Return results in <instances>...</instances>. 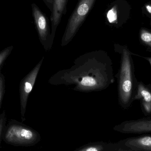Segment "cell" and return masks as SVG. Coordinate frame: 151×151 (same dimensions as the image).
Instances as JSON below:
<instances>
[{"instance_id": "1", "label": "cell", "mask_w": 151, "mask_h": 151, "mask_svg": "<svg viewBox=\"0 0 151 151\" xmlns=\"http://www.w3.org/2000/svg\"><path fill=\"white\" fill-rule=\"evenodd\" d=\"M111 60L105 51H95L78 57L69 69L62 70L51 76V85L72 87L83 93L104 90L114 82Z\"/></svg>"}, {"instance_id": "2", "label": "cell", "mask_w": 151, "mask_h": 151, "mask_svg": "<svg viewBox=\"0 0 151 151\" xmlns=\"http://www.w3.org/2000/svg\"><path fill=\"white\" fill-rule=\"evenodd\" d=\"M121 55L118 79V102L124 110L129 109L134 102V97L138 81L135 74L134 63L131 53L125 47L118 49Z\"/></svg>"}, {"instance_id": "3", "label": "cell", "mask_w": 151, "mask_h": 151, "mask_svg": "<svg viewBox=\"0 0 151 151\" xmlns=\"http://www.w3.org/2000/svg\"><path fill=\"white\" fill-rule=\"evenodd\" d=\"M2 140L13 146L29 147L37 144L41 136L37 131L23 122L11 119L4 127Z\"/></svg>"}, {"instance_id": "4", "label": "cell", "mask_w": 151, "mask_h": 151, "mask_svg": "<svg viewBox=\"0 0 151 151\" xmlns=\"http://www.w3.org/2000/svg\"><path fill=\"white\" fill-rule=\"evenodd\" d=\"M96 0H78L73 12L70 16L61 40V46L69 44L82 25Z\"/></svg>"}, {"instance_id": "5", "label": "cell", "mask_w": 151, "mask_h": 151, "mask_svg": "<svg viewBox=\"0 0 151 151\" xmlns=\"http://www.w3.org/2000/svg\"><path fill=\"white\" fill-rule=\"evenodd\" d=\"M32 9L40 42L45 51H49L53 46L54 40L51 36L48 18L35 4H32Z\"/></svg>"}, {"instance_id": "6", "label": "cell", "mask_w": 151, "mask_h": 151, "mask_svg": "<svg viewBox=\"0 0 151 151\" xmlns=\"http://www.w3.org/2000/svg\"><path fill=\"white\" fill-rule=\"evenodd\" d=\"M44 59V57H42L40 62L32 69L30 72L28 73L23 78L19 83L20 114L22 122L25 121V113L28 98L35 84Z\"/></svg>"}, {"instance_id": "7", "label": "cell", "mask_w": 151, "mask_h": 151, "mask_svg": "<svg viewBox=\"0 0 151 151\" xmlns=\"http://www.w3.org/2000/svg\"><path fill=\"white\" fill-rule=\"evenodd\" d=\"M113 129L116 132L124 134L151 133V116L126 121L115 126Z\"/></svg>"}, {"instance_id": "8", "label": "cell", "mask_w": 151, "mask_h": 151, "mask_svg": "<svg viewBox=\"0 0 151 151\" xmlns=\"http://www.w3.org/2000/svg\"><path fill=\"white\" fill-rule=\"evenodd\" d=\"M116 143L119 151H151V135L129 137Z\"/></svg>"}, {"instance_id": "9", "label": "cell", "mask_w": 151, "mask_h": 151, "mask_svg": "<svg viewBox=\"0 0 151 151\" xmlns=\"http://www.w3.org/2000/svg\"><path fill=\"white\" fill-rule=\"evenodd\" d=\"M134 100L140 101L142 111L145 116L151 115V84L138 81Z\"/></svg>"}, {"instance_id": "10", "label": "cell", "mask_w": 151, "mask_h": 151, "mask_svg": "<svg viewBox=\"0 0 151 151\" xmlns=\"http://www.w3.org/2000/svg\"><path fill=\"white\" fill-rule=\"evenodd\" d=\"M68 0H53V8L51 12V35L55 40L56 32L61 23L63 16L67 12Z\"/></svg>"}, {"instance_id": "11", "label": "cell", "mask_w": 151, "mask_h": 151, "mask_svg": "<svg viewBox=\"0 0 151 151\" xmlns=\"http://www.w3.org/2000/svg\"><path fill=\"white\" fill-rule=\"evenodd\" d=\"M76 151H119L117 143L96 142L87 144L76 150Z\"/></svg>"}, {"instance_id": "12", "label": "cell", "mask_w": 151, "mask_h": 151, "mask_svg": "<svg viewBox=\"0 0 151 151\" xmlns=\"http://www.w3.org/2000/svg\"><path fill=\"white\" fill-rule=\"evenodd\" d=\"M13 49V46H9L0 52V70H1L4 62L10 55Z\"/></svg>"}, {"instance_id": "13", "label": "cell", "mask_w": 151, "mask_h": 151, "mask_svg": "<svg viewBox=\"0 0 151 151\" xmlns=\"http://www.w3.org/2000/svg\"><path fill=\"white\" fill-rule=\"evenodd\" d=\"M0 70V108L5 91V81L4 75Z\"/></svg>"}, {"instance_id": "14", "label": "cell", "mask_w": 151, "mask_h": 151, "mask_svg": "<svg viewBox=\"0 0 151 151\" xmlns=\"http://www.w3.org/2000/svg\"><path fill=\"white\" fill-rule=\"evenodd\" d=\"M140 37L142 40L151 48V33L146 30L141 31Z\"/></svg>"}, {"instance_id": "15", "label": "cell", "mask_w": 151, "mask_h": 151, "mask_svg": "<svg viewBox=\"0 0 151 151\" xmlns=\"http://www.w3.org/2000/svg\"><path fill=\"white\" fill-rule=\"evenodd\" d=\"M7 123V118L5 111L1 113L0 114V143L2 139V135L4 127Z\"/></svg>"}, {"instance_id": "16", "label": "cell", "mask_w": 151, "mask_h": 151, "mask_svg": "<svg viewBox=\"0 0 151 151\" xmlns=\"http://www.w3.org/2000/svg\"><path fill=\"white\" fill-rule=\"evenodd\" d=\"M145 8L148 12H149L150 14H151V5L147 4V5H145Z\"/></svg>"}, {"instance_id": "17", "label": "cell", "mask_w": 151, "mask_h": 151, "mask_svg": "<svg viewBox=\"0 0 151 151\" xmlns=\"http://www.w3.org/2000/svg\"><path fill=\"white\" fill-rule=\"evenodd\" d=\"M144 58L146 60H147L149 62L151 66V57H144Z\"/></svg>"}]
</instances>
